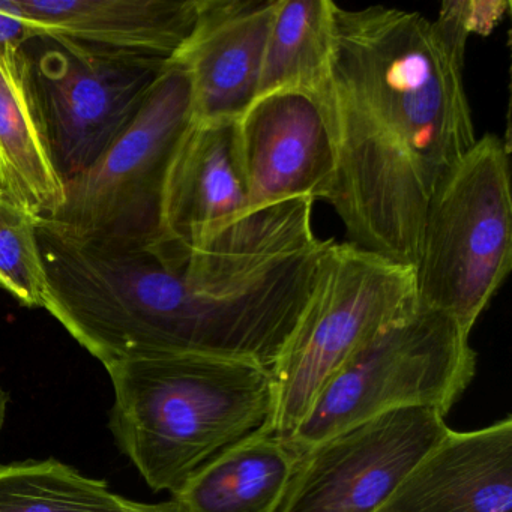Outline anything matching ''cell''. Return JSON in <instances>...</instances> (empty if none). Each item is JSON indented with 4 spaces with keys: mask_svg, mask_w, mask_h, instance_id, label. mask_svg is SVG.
Listing matches in <instances>:
<instances>
[{
    "mask_svg": "<svg viewBox=\"0 0 512 512\" xmlns=\"http://www.w3.org/2000/svg\"><path fill=\"white\" fill-rule=\"evenodd\" d=\"M296 463L287 443L262 428L199 467L170 502L178 512H278Z\"/></svg>",
    "mask_w": 512,
    "mask_h": 512,
    "instance_id": "9a60e30c",
    "label": "cell"
},
{
    "mask_svg": "<svg viewBox=\"0 0 512 512\" xmlns=\"http://www.w3.org/2000/svg\"><path fill=\"white\" fill-rule=\"evenodd\" d=\"M248 212L233 122H191L164 178L158 244L197 247Z\"/></svg>",
    "mask_w": 512,
    "mask_h": 512,
    "instance_id": "7c38bea8",
    "label": "cell"
},
{
    "mask_svg": "<svg viewBox=\"0 0 512 512\" xmlns=\"http://www.w3.org/2000/svg\"><path fill=\"white\" fill-rule=\"evenodd\" d=\"M128 512H178L172 502L163 503H142L131 502V508Z\"/></svg>",
    "mask_w": 512,
    "mask_h": 512,
    "instance_id": "44dd1931",
    "label": "cell"
},
{
    "mask_svg": "<svg viewBox=\"0 0 512 512\" xmlns=\"http://www.w3.org/2000/svg\"><path fill=\"white\" fill-rule=\"evenodd\" d=\"M191 122L190 80L167 62L133 122L65 184L64 205L41 221L58 235L107 250L155 247L167 167Z\"/></svg>",
    "mask_w": 512,
    "mask_h": 512,
    "instance_id": "8992f818",
    "label": "cell"
},
{
    "mask_svg": "<svg viewBox=\"0 0 512 512\" xmlns=\"http://www.w3.org/2000/svg\"><path fill=\"white\" fill-rule=\"evenodd\" d=\"M512 419L448 433L376 512H511Z\"/></svg>",
    "mask_w": 512,
    "mask_h": 512,
    "instance_id": "8fae6325",
    "label": "cell"
},
{
    "mask_svg": "<svg viewBox=\"0 0 512 512\" xmlns=\"http://www.w3.org/2000/svg\"><path fill=\"white\" fill-rule=\"evenodd\" d=\"M416 308L415 269L331 239L301 317L271 370L274 406L263 430L286 442L329 379Z\"/></svg>",
    "mask_w": 512,
    "mask_h": 512,
    "instance_id": "3957f363",
    "label": "cell"
},
{
    "mask_svg": "<svg viewBox=\"0 0 512 512\" xmlns=\"http://www.w3.org/2000/svg\"><path fill=\"white\" fill-rule=\"evenodd\" d=\"M448 430L428 407L347 428L298 457L278 512H376Z\"/></svg>",
    "mask_w": 512,
    "mask_h": 512,
    "instance_id": "ba28073f",
    "label": "cell"
},
{
    "mask_svg": "<svg viewBox=\"0 0 512 512\" xmlns=\"http://www.w3.org/2000/svg\"><path fill=\"white\" fill-rule=\"evenodd\" d=\"M199 0H16L43 35L169 61L196 23Z\"/></svg>",
    "mask_w": 512,
    "mask_h": 512,
    "instance_id": "4fadbf2b",
    "label": "cell"
},
{
    "mask_svg": "<svg viewBox=\"0 0 512 512\" xmlns=\"http://www.w3.org/2000/svg\"><path fill=\"white\" fill-rule=\"evenodd\" d=\"M233 143L248 211L292 199H331L334 146L307 95L281 91L256 98L233 122Z\"/></svg>",
    "mask_w": 512,
    "mask_h": 512,
    "instance_id": "9c48e42d",
    "label": "cell"
},
{
    "mask_svg": "<svg viewBox=\"0 0 512 512\" xmlns=\"http://www.w3.org/2000/svg\"><path fill=\"white\" fill-rule=\"evenodd\" d=\"M106 370L115 389L110 431L152 491L175 493L272 415L271 373L251 362L184 353L113 362Z\"/></svg>",
    "mask_w": 512,
    "mask_h": 512,
    "instance_id": "7a4b0ae2",
    "label": "cell"
},
{
    "mask_svg": "<svg viewBox=\"0 0 512 512\" xmlns=\"http://www.w3.org/2000/svg\"><path fill=\"white\" fill-rule=\"evenodd\" d=\"M337 7L331 0H277L256 98L295 91L314 100L331 71Z\"/></svg>",
    "mask_w": 512,
    "mask_h": 512,
    "instance_id": "2e32d148",
    "label": "cell"
},
{
    "mask_svg": "<svg viewBox=\"0 0 512 512\" xmlns=\"http://www.w3.org/2000/svg\"><path fill=\"white\" fill-rule=\"evenodd\" d=\"M131 502L55 458L0 464V512H128Z\"/></svg>",
    "mask_w": 512,
    "mask_h": 512,
    "instance_id": "e0dca14e",
    "label": "cell"
},
{
    "mask_svg": "<svg viewBox=\"0 0 512 512\" xmlns=\"http://www.w3.org/2000/svg\"><path fill=\"white\" fill-rule=\"evenodd\" d=\"M511 4L506 0H449L440 7L437 20L470 38L487 37L508 14Z\"/></svg>",
    "mask_w": 512,
    "mask_h": 512,
    "instance_id": "d6986e66",
    "label": "cell"
},
{
    "mask_svg": "<svg viewBox=\"0 0 512 512\" xmlns=\"http://www.w3.org/2000/svg\"><path fill=\"white\" fill-rule=\"evenodd\" d=\"M469 335L452 317L418 305L329 379L287 446L301 457L317 443L391 410L428 407L446 415L475 376Z\"/></svg>",
    "mask_w": 512,
    "mask_h": 512,
    "instance_id": "5b68a950",
    "label": "cell"
},
{
    "mask_svg": "<svg viewBox=\"0 0 512 512\" xmlns=\"http://www.w3.org/2000/svg\"><path fill=\"white\" fill-rule=\"evenodd\" d=\"M0 188L41 220L65 202L23 49L0 50Z\"/></svg>",
    "mask_w": 512,
    "mask_h": 512,
    "instance_id": "5bb4252c",
    "label": "cell"
},
{
    "mask_svg": "<svg viewBox=\"0 0 512 512\" xmlns=\"http://www.w3.org/2000/svg\"><path fill=\"white\" fill-rule=\"evenodd\" d=\"M40 223L41 218L0 188V287L29 308L46 307L49 295Z\"/></svg>",
    "mask_w": 512,
    "mask_h": 512,
    "instance_id": "ac0fdd59",
    "label": "cell"
},
{
    "mask_svg": "<svg viewBox=\"0 0 512 512\" xmlns=\"http://www.w3.org/2000/svg\"><path fill=\"white\" fill-rule=\"evenodd\" d=\"M41 35L43 32L20 14L16 0H0V50L19 52Z\"/></svg>",
    "mask_w": 512,
    "mask_h": 512,
    "instance_id": "ffe728a7",
    "label": "cell"
},
{
    "mask_svg": "<svg viewBox=\"0 0 512 512\" xmlns=\"http://www.w3.org/2000/svg\"><path fill=\"white\" fill-rule=\"evenodd\" d=\"M511 268L509 149L484 134L428 205L415 268L418 305L452 317L470 334Z\"/></svg>",
    "mask_w": 512,
    "mask_h": 512,
    "instance_id": "277c9868",
    "label": "cell"
},
{
    "mask_svg": "<svg viewBox=\"0 0 512 512\" xmlns=\"http://www.w3.org/2000/svg\"><path fill=\"white\" fill-rule=\"evenodd\" d=\"M467 41L413 11L337 7L331 71L314 97L337 164L328 203L349 242L413 269L428 205L478 139Z\"/></svg>",
    "mask_w": 512,
    "mask_h": 512,
    "instance_id": "6da1fadb",
    "label": "cell"
},
{
    "mask_svg": "<svg viewBox=\"0 0 512 512\" xmlns=\"http://www.w3.org/2000/svg\"><path fill=\"white\" fill-rule=\"evenodd\" d=\"M8 394L0 383V430L4 427L5 416H7Z\"/></svg>",
    "mask_w": 512,
    "mask_h": 512,
    "instance_id": "7402d4cb",
    "label": "cell"
},
{
    "mask_svg": "<svg viewBox=\"0 0 512 512\" xmlns=\"http://www.w3.org/2000/svg\"><path fill=\"white\" fill-rule=\"evenodd\" d=\"M277 0H199L169 64L187 74L193 121L235 122L253 103Z\"/></svg>",
    "mask_w": 512,
    "mask_h": 512,
    "instance_id": "30bf717a",
    "label": "cell"
},
{
    "mask_svg": "<svg viewBox=\"0 0 512 512\" xmlns=\"http://www.w3.org/2000/svg\"><path fill=\"white\" fill-rule=\"evenodd\" d=\"M56 170L85 173L142 109L167 61L41 35L23 49Z\"/></svg>",
    "mask_w": 512,
    "mask_h": 512,
    "instance_id": "52a82bcc",
    "label": "cell"
}]
</instances>
